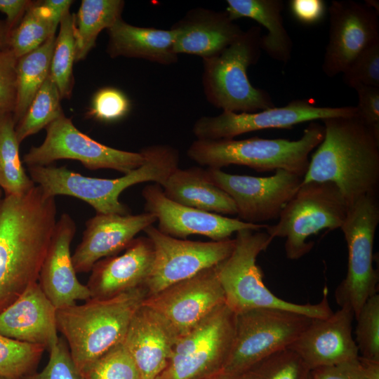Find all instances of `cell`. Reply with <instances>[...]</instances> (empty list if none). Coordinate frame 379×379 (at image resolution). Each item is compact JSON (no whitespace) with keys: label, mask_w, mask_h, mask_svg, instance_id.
<instances>
[{"label":"cell","mask_w":379,"mask_h":379,"mask_svg":"<svg viewBox=\"0 0 379 379\" xmlns=\"http://www.w3.org/2000/svg\"><path fill=\"white\" fill-rule=\"evenodd\" d=\"M56 213L55 197L38 185L0 199V312L38 281Z\"/></svg>","instance_id":"6da1fadb"},{"label":"cell","mask_w":379,"mask_h":379,"mask_svg":"<svg viewBox=\"0 0 379 379\" xmlns=\"http://www.w3.org/2000/svg\"><path fill=\"white\" fill-rule=\"evenodd\" d=\"M321 121L324 136L312 156L302 183H334L347 208L364 196L378 195L379 134L358 114Z\"/></svg>","instance_id":"7a4b0ae2"},{"label":"cell","mask_w":379,"mask_h":379,"mask_svg":"<svg viewBox=\"0 0 379 379\" xmlns=\"http://www.w3.org/2000/svg\"><path fill=\"white\" fill-rule=\"evenodd\" d=\"M140 152L145 162L114 179L84 176L65 166L51 165L27 167L28 173L47 196L76 197L88 203L98 214L129 215L128 207L119 201L121 192L132 185L145 182L163 186L178 168L180 161L178 149L168 145H149Z\"/></svg>","instance_id":"3957f363"},{"label":"cell","mask_w":379,"mask_h":379,"mask_svg":"<svg viewBox=\"0 0 379 379\" xmlns=\"http://www.w3.org/2000/svg\"><path fill=\"white\" fill-rule=\"evenodd\" d=\"M147 296L145 286L105 299L57 310L58 331L83 374L100 357L124 340L129 323Z\"/></svg>","instance_id":"277c9868"},{"label":"cell","mask_w":379,"mask_h":379,"mask_svg":"<svg viewBox=\"0 0 379 379\" xmlns=\"http://www.w3.org/2000/svg\"><path fill=\"white\" fill-rule=\"evenodd\" d=\"M324 126L311 121L297 140L265 139L198 140L187 149V156L208 168L221 169L230 165L249 167L258 172L282 169L301 177L306 174L310 153L321 143Z\"/></svg>","instance_id":"5b68a950"},{"label":"cell","mask_w":379,"mask_h":379,"mask_svg":"<svg viewBox=\"0 0 379 379\" xmlns=\"http://www.w3.org/2000/svg\"><path fill=\"white\" fill-rule=\"evenodd\" d=\"M272 239L266 232L248 229L237 232L232 253L217 267L225 304L235 314L271 307L295 312L311 318L329 317L333 312L328 304L326 287L323 298L316 304L286 301L267 288L256 259L260 253L268 248Z\"/></svg>","instance_id":"8992f818"},{"label":"cell","mask_w":379,"mask_h":379,"mask_svg":"<svg viewBox=\"0 0 379 379\" xmlns=\"http://www.w3.org/2000/svg\"><path fill=\"white\" fill-rule=\"evenodd\" d=\"M261 36V28L253 26L218 55L203 59L202 85L211 105L237 113L276 107L270 93L253 86L247 74L260 58Z\"/></svg>","instance_id":"52a82bcc"},{"label":"cell","mask_w":379,"mask_h":379,"mask_svg":"<svg viewBox=\"0 0 379 379\" xmlns=\"http://www.w3.org/2000/svg\"><path fill=\"white\" fill-rule=\"evenodd\" d=\"M347 206L338 187L331 182H307L281 211L278 222L267 225L266 232L272 238H285L286 258L298 260L313 248L307 241L323 230H335L343 225Z\"/></svg>","instance_id":"ba28073f"},{"label":"cell","mask_w":379,"mask_h":379,"mask_svg":"<svg viewBox=\"0 0 379 379\" xmlns=\"http://www.w3.org/2000/svg\"><path fill=\"white\" fill-rule=\"evenodd\" d=\"M312 319L295 312L271 307L236 314L234 342L223 371L246 373L268 356L288 348Z\"/></svg>","instance_id":"9c48e42d"},{"label":"cell","mask_w":379,"mask_h":379,"mask_svg":"<svg viewBox=\"0 0 379 379\" xmlns=\"http://www.w3.org/2000/svg\"><path fill=\"white\" fill-rule=\"evenodd\" d=\"M379 223L378 195H366L347 209L340 229L348 251L347 271L335 291L336 302L352 310L354 319L377 293L378 272L373 265V241Z\"/></svg>","instance_id":"30bf717a"},{"label":"cell","mask_w":379,"mask_h":379,"mask_svg":"<svg viewBox=\"0 0 379 379\" xmlns=\"http://www.w3.org/2000/svg\"><path fill=\"white\" fill-rule=\"evenodd\" d=\"M236 314L225 303L178 338L165 369L156 379H197L220 371L232 350Z\"/></svg>","instance_id":"8fae6325"},{"label":"cell","mask_w":379,"mask_h":379,"mask_svg":"<svg viewBox=\"0 0 379 379\" xmlns=\"http://www.w3.org/2000/svg\"><path fill=\"white\" fill-rule=\"evenodd\" d=\"M44 142L32 147L23 156V162L31 166H48L60 159L80 161L91 170L113 169L126 174L145 162L141 152L115 149L94 140L77 129L63 114L46 128Z\"/></svg>","instance_id":"7c38bea8"},{"label":"cell","mask_w":379,"mask_h":379,"mask_svg":"<svg viewBox=\"0 0 379 379\" xmlns=\"http://www.w3.org/2000/svg\"><path fill=\"white\" fill-rule=\"evenodd\" d=\"M143 231L154 251L153 265L145 284L147 296L219 265L230 255L235 245L234 239L206 242L174 238L153 225Z\"/></svg>","instance_id":"4fadbf2b"},{"label":"cell","mask_w":379,"mask_h":379,"mask_svg":"<svg viewBox=\"0 0 379 379\" xmlns=\"http://www.w3.org/2000/svg\"><path fill=\"white\" fill-rule=\"evenodd\" d=\"M356 106L318 107L312 99H296L281 107L256 112L222 111L214 117H202L193 126L198 140L234 139L244 133L267 128H291L306 121L357 115Z\"/></svg>","instance_id":"5bb4252c"},{"label":"cell","mask_w":379,"mask_h":379,"mask_svg":"<svg viewBox=\"0 0 379 379\" xmlns=\"http://www.w3.org/2000/svg\"><path fill=\"white\" fill-rule=\"evenodd\" d=\"M206 172L209 180L233 200L238 219L252 224L278 219L303 180L282 169L267 177L233 175L215 168Z\"/></svg>","instance_id":"9a60e30c"},{"label":"cell","mask_w":379,"mask_h":379,"mask_svg":"<svg viewBox=\"0 0 379 379\" xmlns=\"http://www.w3.org/2000/svg\"><path fill=\"white\" fill-rule=\"evenodd\" d=\"M218 265L147 296L142 303L161 316L178 338L185 335L225 303Z\"/></svg>","instance_id":"2e32d148"},{"label":"cell","mask_w":379,"mask_h":379,"mask_svg":"<svg viewBox=\"0 0 379 379\" xmlns=\"http://www.w3.org/2000/svg\"><path fill=\"white\" fill-rule=\"evenodd\" d=\"M322 69L329 77L343 73L364 48L379 39L378 13L366 4L333 1Z\"/></svg>","instance_id":"e0dca14e"},{"label":"cell","mask_w":379,"mask_h":379,"mask_svg":"<svg viewBox=\"0 0 379 379\" xmlns=\"http://www.w3.org/2000/svg\"><path fill=\"white\" fill-rule=\"evenodd\" d=\"M142 196L145 212L153 214L158 222L157 227L161 233L178 239L193 234L203 235L212 241L230 239L234 233L248 229L258 231L267 225L252 224L238 218L225 217L184 206L167 198L161 185H146Z\"/></svg>","instance_id":"ac0fdd59"},{"label":"cell","mask_w":379,"mask_h":379,"mask_svg":"<svg viewBox=\"0 0 379 379\" xmlns=\"http://www.w3.org/2000/svg\"><path fill=\"white\" fill-rule=\"evenodd\" d=\"M354 319L347 306L340 307L326 318H313L288 348L310 371L357 359L359 353L352 336Z\"/></svg>","instance_id":"d6986e66"},{"label":"cell","mask_w":379,"mask_h":379,"mask_svg":"<svg viewBox=\"0 0 379 379\" xmlns=\"http://www.w3.org/2000/svg\"><path fill=\"white\" fill-rule=\"evenodd\" d=\"M76 230L72 218L62 213L56 221L39 275L38 282L42 291L56 310L91 298L88 288L77 277L70 253Z\"/></svg>","instance_id":"ffe728a7"},{"label":"cell","mask_w":379,"mask_h":379,"mask_svg":"<svg viewBox=\"0 0 379 379\" xmlns=\"http://www.w3.org/2000/svg\"><path fill=\"white\" fill-rule=\"evenodd\" d=\"M157 221L149 213L98 214L88 220L81 242L72 255L77 273L88 272L100 260L117 255L135 235Z\"/></svg>","instance_id":"44dd1931"},{"label":"cell","mask_w":379,"mask_h":379,"mask_svg":"<svg viewBox=\"0 0 379 379\" xmlns=\"http://www.w3.org/2000/svg\"><path fill=\"white\" fill-rule=\"evenodd\" d=\"M154 258L151 240L140 237L135 238L121 255L100 260L92 267L86 285L91 298H109L145 286Z\"/></svg>","instance_id":"7402d4cb"},{"label":"cell","mask_w":379,"mask_h":379,"mask_svg":"<svg viewBox=\"0 0 379 379\" xmlns=\"http://www.w3.org/2000/svg\"><path fill=\"white\" fill-rule=\"evenodd\" d=\"M56 312L34 282L0 312V334L50 350L59 340Z\"/></svg>","instance_id":"603a6c76"},{"label":"cell","mask_w":379,"mask_h":379,"mask_svg":"<svg viewBox=\"0 0 379 379\" xmlns=\"http://www.w3.org/2000/svg\"><path fill=\"white\" fill-rule=\"evenodd\" d=\"M177 339L164 319L142 303L132 317L122 343L141 379H156L166 367Z\"/></svg>","instance_id":"cb8c5ba5"},{"label":"cell","mask_w":379,"mask_h":379,"mask_svg":"<svg viewBox=\"0 0 379 379\" xmlns=\"http://www.w3.org/2000/svg\"><path fill=\"white\" fill-rule=\"evenodd\" d=\"M174 51L203 59L218 55L244 32L226 12L198 8L190 11L171 28Z\"/></svg>","instance_id":"d4e9b609"},{"label":"cell","mask_w":379,"mask_h":379,"mask_svg":"<svg viewBox=\"0 0 379 379\" xmlns=\"http://www.w3.org/2000/svg\"><path fill=\"white\" fill-rule=\"evenodd\" d=\"M107 31V51L112 58H135L161 65H171L178 61L172 29L137 27L120 18Z\"/></svg>","instance_id":"484cf974"},{"label":"cell","mask_w":379,"mask_h":379,"mask_svg":"<svg viewBox=\"0 0 379 379\" xmlns=\"http://www.w3.org/2000/svg\"><path fill=\"white\" fill-rule=\"evenodd\" d=\"M161 187L165 196L178 204L220 215L237 213L231 197L211 182L201 167H178Z\"/></svg>","instance_id":"4316f807"},{"label":"cell","mask_w":379,"mask_h":379,"mask_svg":"<svg viewBox=\"0 0 379 379\" xmlns=\"http://www.w3.org/2000/svg\"><path fill=\"white\" fill-rule=\"evenodd\" d=\"M226 13L232 20L248 18L265 27L261 49L272 59L286 63L291 57L293 42L284 27L281 0H227Z\"/></svg>","instance_id":"83f0119b"},{"label":"cell","mask_w":379,"mask_h":379,"mask_svg":"<svg viewBox=\"0 0 379 379\" xmlns=\"http://www.w3.org/2000/svg\"><path fill=\"white\" fill-rule=\"evenodd\" d=\"M55 39V34L51 35L36 49L18 59L17 98L13 112L15 124L24 117L49 74Z\"/></svg>","instance_id":"f1b7e54d"},{"label":"cell","mask_w":379,"mask_h":379,"mask_svg":"<svg viewBox=\"0 0 379 379\" xmlns=\"http://www.w3.org/2000/svg\"><path fill=\"white\" fill-rule=\"evenodd\" d=\"M121 0H83L75 15L76 61L84 60L104 29L121 18Z\"/></svg>","instance_id":"f546056e"},{"label":"cell","mask_w":379,"mask_h":379,"mask_svg":"<svg viewBox=\"0 0 379 379\" xmlns=\"http://www.w3.org/2000/svg\"><path fill=\"white\" fill-rule=\"evenodd\" d=\"M20 144L13 114H0V187L5 196L25 194L36 185L22 166Z\"/></svg>","instance_id":"4dcf8cb0"},{"label":"cell","mask_w":379,"mask_h":379,"mask_svg":"<svg viewBox=\"0 0 379 379\" xmlns=\"http://www.w3.org/2000/svg\"><path fill=\"white\" fill-rule=\"evenodd\" d=\"M61 18L42 1L32 3L10 32L9 49L17 58L36 49L55 34Z\"/></svg>","instance_id":"1f68e13d"},{"label":"cell","mask_w":379,"mask_h":379,"mask_svg":"<svg viewBox=\"0 0 379 379\" xmlns=\"http://www.w3.org/2000/svg\"><path fill=\"white\" fill-rule=\"evenodd\" d=\"M75 15L67 11L60 22L55 39L49 76L55 84L61 98H69L74 79L73 64L76 61Z\"/></svg>","instance_id":"d6a6232c"},{"label":"cell","mask_w":379,"mask_h":379,"mask_svg":"<svg viewBox=\"0 0 379 379\" xmlns=\"http://www.w3.org/2000/svg\"><path fill=\"white\" fill-rule=\"evenodd\" d=\"M61 99L58 88L48 74L24 117L15 126L20 143L29 136L46 128L63 114L60 105Z\"/></svg>","instance_id":"836d02e7"},{"label":"cell","mask_w":379,"mask_h":379,"mask_svg":"<svg viewBox=\"0 0 379 379\" xmlns=\"http://www.w3.org/2000/svg\"><path fill=\"white\" fill-rule=\"evenodd\" d=\"M45 348L0 334V378L22 379L34 373Z\"/></svg>","instance_id":"e575fe53"},{"label":"cell","mask_w":379,"mask_h":379,"mask_svg":"<svg viewBox=\"0 0 379 379\" xmlns=\"http://www.w3.org/2000/svg\"><path fill=\"white\" fill-rule=\"evenodd\" d=\"M247 379H308L310 370L292 350L278 351L253 366Z\"/></svg>","instance_id":"d590c367"},{"label":"cell","mask_w":379,"mask_h":379,"mask_svg":"<svg viewBox=\"0 0 379 379\" xmlns=\"http://www.w3.org/2000/svg\"><path fill=\"white\" fill-rule=\"evenodd\" d=\"M83 375L86 379H141L133 359L122 342L92 363Z\"/></svg>","instance_id":"8d00e7d4"},{"label":"cell","mask_w":379,"mask_h":379,"mask_svg":"<svg viewBox=\"0 0 379 379\" xmlns=\"http://www.w3.org/2000/svg\"><path fill=\"white\" fill-rule=\"evenodd\" d=\"M355 343L359 355L379 361V295L370 297L355 318Z\"/></svg>","instance_id":"74e56055"},{"label":"cell","mask_w":379,"mask_h":379,"mask_svg":"<svg viewBox=\"0 0 379 379\" xmlns=\"http://www.w3.org/2000/svg\"><path fill=\"white\" fill-rule=\"evenodd\" d=\"M343 74L344 82L354 89L361 85L379 88V39L360 52Z\"/></svg>","instance_id":"f35d334b"},{"label":"cell","mask_w":379,"mask_h":379,"mask_svg":"<svg viewBox=\"0 0 379 379\" xmlns=\"http://www.w3.org/2000/svg\"><path fill=\"white\" fill-rule=\"evenodd\" d=\"M131 109V101L121 90L104 87L93 95L88 117L103 122H114L126 117Z\"/></svg>","instance_id":"ab89813d"},{"label":"cell","mask_w":379,"mask_h":379,"mask_svg":"<svg viewBox=\"0 0 379 379\" xmlns=\"http://www.w3.org/2000/svg\"><path fill=\"white\" fill-rule=\"evenodd\" d=\"M49 352V360L44 368L22 379H86L75 366L63 338H59Z\"/></svg>","instance_id":"60d3db41"},{"label":"cell","mask_w":379,"mask_h":379,"mask_svg":"<svg viewBox=\"0 0 379 379\" xmlns=\"http://www.w3.org/2000/svg\"><path fill=\"white\" fill-rule=\"evenodd\" d=\"M18 59L9 48L0 52V114H13L15 107Z\"/></svg>","instance_id":"b9f144b4"},{"label":"cell","mask_w":379,"mask_h":379,"mask_svg":"<svg viewBox=\"0 0 379 379\" xmlns=\"http://www.w3.org/2000/svg\"><path fill=\"white\" fill-rule=\"evenodd\" d=\"M354 89L358 96L356 107L359 117L379 134V88L361 85Z\"/></svg>","instance_id":"7bdbcfd3"},{"label":"cell","mask_w":379,"mask_h":379,"mask_svg":"<svg viewBox=\"0 0 379 379\" xmlns=\"http://www.w3.org/2000/svg\"><path fill=\"white\" fill-rule=\"evenodd\" d=\"M312 379H366L359 357L310 371Z\"/></svg>","instance_id":"ee69618b"},{"label":"cell","mask_w":379,"mask_h":379,"mask_svg":"<svg viewBox=\"0 0 379 379\" xmlns=\"http://www.w3.org/2000/svg\"><path fill=\"white\" fill-rule=\"evenodd\" d=\"M289 8L293 16L305 25L319 22L326 14V4L322 0H291Z\"/></svg>","instance_id":"f6af8a7d"},{"label":"cell","mask_w":379,"mask_h":379,"mask_svg":"<svg viewBox=\"0 0 379 379\" xmlns=\"http://www.w3.org/2000/svg\"><path fill=\"white\" fill-rule=\"evenodd\" d=\"M32 3L27 0H0V11L6 16V23L10 32Z\"/></svg>","instance_id":"bcb514c9"},{"label":"cell","mask_w":379,"mask_h":379,"mask_svg":"<svg viewBox=\"0 0 379 379\" xmlns=\"http://www.w3.org/2000/svg\"><path fill=\"white\" fill-rule=\"evenodd\" d=\"M366 379H379V361L359 356Z\"/></svg>","instance_id":"7dc6e473"},{"label":"cell","mask_w":379,"mask_h":379,"mask_svg":"<svg viewBox=\"0 0 379 379\" xmlns=\"http://www.w3.org/2000/svg\"><path fill=\"white\" fill-rule=\"evenodd\" d=\"M72 2L70 0H45L42 1L44 6L61 18L67 11H69Z\"/></svg>","instance_id":"c3c4849f"},{"label":"cell","mask_w":379,"mask_h":379,"mask_svg":"<svg viewBox=\"0 0 379 379\" xmlns=\"http://www.w3.org/2000/svg\"><path fill=\"white\" fill-rule=\"evenodd\" d=\"M197 379H247L246 374H234L224 371L223 370L215 373L206 375Z\"/></svg>","instance_id":"681fc988"},{"label":"cell","mask_w":379,"mask_h":379,"mask_svg":"<svg viewBox=\"0 0 379 379\" xmlns=\"http://www.w3.org/2000/svg\"><path fill=\"white\" fill-rule=\"evenodd\" d=\"M10 32L6 23L0 20V52L9 48Z\"/></svg>","instance_id":"f907efd6"},{"label":"cell","mask_w":379,"mask_h":379,"mask_svg":"<svg viewBox=\"0 0 379 379\" xmlns=\"http://www.w3.org/2000/svg\"><path fill=\"white\" fill-rule=\"evenodd\" d=\"M1 199V190H0V199Z\"/></svg>","instance_id":"816d5d0a"},{"label":"cell","mask_w":379,"mask_h":379,"mask_svg":"<svg viewBox=\"0 0 379 379\" xmlns=\"http://www.w3.org/2000/svg\"><path fill=\"white\" fill-rule=\"evenodd\" d=\"M308 379H312L310 374V376H309V378Z\"/></svg>","instance_id":"f5cc1de1"},{"label":"cell","mask_w":379,"mask_h":379,"mask_svg":"<svg viewBox=\"0 0 379 379\" xmlns=\"http://www.w3.org/2000/svg\"><path fill=\"white\" fill-rule=\"evenodd\" d=\"M0 379H4V378H0Z\"/></svg>","instance_id":"db71d44e"}]
</instances>
